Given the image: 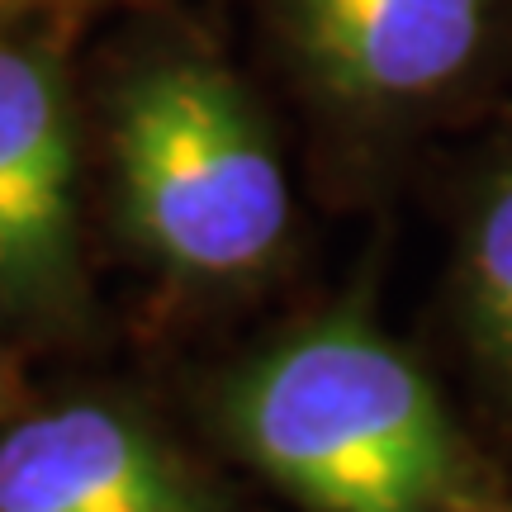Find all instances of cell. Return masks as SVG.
I'll return each mask as SVG.
<instances>
[{
  "label": "cell",
  "mask_w": 512,
  "mask_h": 512,
  "mask_svg": "<svg viewBox=\"0 0 512 512\" xmlns=\"http://www.w3.org/2000/svg\"><path fill=\"white\" fill-rule=\"evenodd\" d=\"M238 456L309 512H484L470 446L418 356L332 309L252 356L223 389Z\"/></svg>",
  "instance_id": "obj_1"
},
{
  "label": "cell",
  "mask_w": 512,
  "mask_h": 512,
  "mask_svg": "<svg viewBox=\"0 0 512 512\" xmlns=\"http://www.w3.org/2000/svg\"><path fill=\"white\" fill-rule=\"evenodd\" d=\"M128 233L185 280L266 271L290 233V181L256 105L204 57H162L114 105Z\"/></svg>",
  "instance_id": "obj_2"
},
{
  "label": "cell",
  "mask_w": 512,
  "mask_h": 512,
  "mask_svg": "<svg viewBox=\"0 0 512 512\" xmlns=\"http://www.w3.org/2000/svg\"><path fill=\"white\" fill-rule=\"evenodd\" d=\"M76 114L53 53L0 43V299L57 309L76 294Z\"/></svg>",
  "instance_id": "obj_3"
},
{
  "label": "cell",
  "mask_w": 512,
  "mask_h": 512,
  "mask_svg": "<svg viewBox=\"0 0 512 512\" xmlns=\"http://www.w3.org/2000/svg\"><path fill=\"white\" fill-rule=\"evenodd\" d=\"M0 512H228L209 479L114 403H57L0 432Z\"/></svg>",
  "instance_id": "obj_4"
},
{
  "label": "cell",
  "mask_w": 512,
  "mask_h": 512,
  "mask_svg": "<svg viewBox=\"0 0 512 512\" xmlns=\"http://www.w3.org/2000/svg\"><path fill=\"white\" fill-rule=\"evenodd\" d=\"M309 76L351 110L427 105L475 72L494 0H280Z\"/></svg>",
  "instance_id": "obj_5"
},
{
  "label": "cell",
  "mask_w": 512,
  "mask_h": 512,
  "mask_svg": "<svg viewBox=\"0 0 512 512\" xmlns=\"http://www.w3.org/2000/svg\"><path fill=\"white\" fill-rule=\"evenodd\" d=\"M460 309L470 347L512 399V162L479 185L465 223Z\"/></svg>",
  "instance_id": "obj_6"
},
{
  "label": "cell",
  "mask_w": 512,
  "mask_h": 512,
  "mask_svg": "<svg viewBox=\"0 0 512 512\" xmlns=\"http://www.w3.org/2000/svg\"><path fill=\"white\" fill-rule=\"evenodd\" d=\"M484 512H512V503H489Z\"/></svg>",
  "instance_id": "obj_7"
},
{
  "label": "cell",
  "mask_w": 512,
  "mask_h": 512,
  "mask_svg": "<svg viewBox=\"0 0 512 512\" xmlns=\"http://www.w3.org/2000/svg\"><path fill=\"white\" fill-rule=\"evenodd\" d=\"M0 399H5V370H0Z\"/></svg>",
  "instance_id": "obj_8"
},
{
  "label": "cell",
  "mask_w": 512,
  "mask_h": 512,
  "mask_svg": "<svg viewBox=\"0 0 512 512\" xmlns=\"http://www.w3.org/2000/svg\"><path fill=\"white\" fill-rule=\"evenodd\" d=\"M0 5H5V0H0Z\"/></svg>",
  "instance_id": "obj_9"
}]
</instances>
